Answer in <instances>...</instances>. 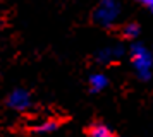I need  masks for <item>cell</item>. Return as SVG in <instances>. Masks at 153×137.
<instances>
[{"label":"cell","mask_w":153,"mask_h":137,"mask_svg":"<svg viewBox=\"0 0 153 137\" xmlns=\"http://www.w3.org/2000/svg\"><path fill=\"white\" fill-rule=\"evenodd\" d=\"M132 68L139 81H148L153 70V55L143 43H134L129 50Z\"/></svg>","instance_id":"1"},{"label":"cell","mask_w":153,"mask_h":137,"mask_svg":"<svg viewBox=\"0 0 153 137\" xmlns=\"http://www.w3.org/2000/svg\"><path fill=\"white\" fill-rule=\"evenodd\" d=\"M119 15H120V4L117 0H102L93 14L95 21L103 27L114 26L117 22Z\"/></svg>","instance_id":"2"},{"label":"cell","mask_w":153,"mask_h":137,"mask_svg":"<svg viewBox=\"0 0 153 137\" xmlns=\"http://www.w3.org/2000/svg\"><path fill=\"white\" fill-rule=\"evenodd\" d=\"M7 106L14 111H26L33 106V98L31 93L22 88L14 89L10 94L7 96Z\"/></svg>","instance_id":"3"},{"label":"cell","mask_w":153,"mask_h":137,"mask_svg":"<svg viewBox=\"0 0 153 137\" xmlns=\"http://www.w3.org/2000/svg\"><path fill=\"white\" fill-rule=\"evenodd\" d=\"M122 55H124V48L120 46V45H110V46H105L98 52L97 60L100 63H110L114 60H119Z\"/></svg>","instance_id":"4"},{"label":"cell","mask_w":153,"mask_h":137,"mask_svg":"<svg viewBox=\"0 0 153 137\" xmlns=\"http://www.w3.org/2000/svg\"><path fill=\"white\" fill-rule=\"evenodd\" d=\"M88 86L91 93H102L108 86V77L103 72H95L88 77Z\"/></svg>","instance_id":"5"},{"label":"cell","mask_w":153,"mask_h":137,"mask_svg":"<svg viewBox=\"0 0 153 137\" xmlns=\"http://www.w3.org/2000/svg\"><path fill=\"white\" fill-rule=\"evenodd\" d=\"M88 137H117L114 134V130L108 129L105 123H91L90 127L86 129Z\"/></svg>","instance_id":"6"},{"label":"cell","mask_w":153,"mask_h":137,"mask_svg":"<svg viewBox=\"0 0 153 137\" xmlns=\"http://www.w3.org/2000/svg\"><path fill=\"white\" fill-rule=\"evenodd\" d=\"M59 127H60V123L57 122V120L48 118V120H43V122L36 123L31 130H33L35 134H52V132H55Z\"/></svg>","instance_id":"7"},{"label":"cell","mask_w":153,"mask_h":137,"mask_svg":"<svg viewBox=\"0 0 153 137\" xmlns=\"http://www.w3.org/2000/svg\"><path fill=\"white\" fill-rule=\"evenodd\" d=\"M141 33V27H139L138 22H129V24H126L124 27V36L127 40H136Z\"/></svg>","instance_id":"8"},{"label":"cell","mask_w":153,"mask_h":137,"mask_svg":"<svg viewBox=\"0 0 153 137\" xmlns=\"http://www.w3.org/2000/svg\"><path fill=\"white\" fill-rule=\"evenodd\" d=\"M138 2H139L143 7H146V9H148V10L153 14V0H138Z\"/></svg>","instance_id":"9"}]
</instances>
